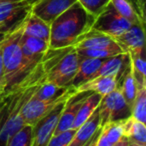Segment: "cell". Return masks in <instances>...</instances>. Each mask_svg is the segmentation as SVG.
<instances>
[{
  "label": "cell",
  "mask_w": 146,
  "mask_h": 146,
  "mask_svg": "<svg viewBox=\"0 0 146 146\" xmlns=\"http://www.w3.org/2000/svg\"><path fill=\"white\" fill-rule=\"evenodd\" d=\"M95 17L76 2L50 24L49 48L73 47L81 35L92 28Z\"/></svg>",
  "instance_id": "6da1fadb"
},
{
  "label": "cell",
  "mask_w": 146,
  "mask_h": 146,
  "mask_svg": "<svg viewBox=\"0 0 146 146\" xmlns=\"http://www.w3.org/2000/svg\"><path fill=\"white\" fill-rule=\"evenodd\" d=\"M23 23L16 29L8 33L2 42L0 43L6 81L4 93H7L18 86L22 80L34 69L26 64L21 51Z\"/></svg>",
  "instance_id": "7a4b0ae2"
},
{
  "label": "cell",
  "mask_w": 146,
  "mask_h": 146,
  "mask_svg": "<svg viewBox=\"0 0 146 146\" xmlns=\"http://www.w3.org/2000/svg\"><path fill=\"white\" fill-rule=\"evenodd\" d=\"M79 55L73 47L49 50V68L46 72L45 81L59 87L70 86L77 72Z\"/></svg>",
  "instance_id": "3957f363"
},
{
  "label": "cell",
  "mask_w": 146,
  "mask_h": 146,
  "mask_svg": "<svg viewBox=\"0 0 146 146\" xmlns=\"http://www.w3.org/2000/svg\"><path fill=\"white\" fill-rule=\"evenodd\" d=\"M76 92L77 91L75 88L70 86L69 89L63 95L56 98H52V99L39 100L34 98L32 95L21 109V116H22L24 124L33 126L41 118L50 113L56 106L66 102L67 99Z\"/></svg>",
  "instance_id": "277c9868"
},
{
  "label": "cell",
  "mask_w": 146,
  "mask_h": 146,
  "mask_svg": "<svg viewBox=\"0 0 146 146\" xmlns=\"http://www.w3.org/2000/svg\"><path fill=\"white\" fill-rule=\"evenodd\" d=\"M32 6L23 0L0 3V33L8 34L19 27L31 12Z\"/></svg>",
  "instance_id": "5b68a950"
},
{
  "label": "cell",
  "mask_w": 146,
  "mask_h": 146,
  "mask_svg": "<svg viewBox=\"0 0 146 146\" xmlns=\"http://www.w3.org/2000/svg\"><path fill=\"white\" fill-rule=\"evenodd\" d=\"M132 25L130 21L122 17L109 3L105 10L95 18L92 29L105 33L115 39L126 32Z\"/></svg>",
  "instance_id": "8992f818"
},
{
  "label": "cell",
  "mask_w": 146,
  "mask_h": 146,
  "mask_svg": "<svg viewBox=\"0 0 146 146\" xmlns=\"http://www.w3.org/2000/svg\"><path fill=\"white\" fill-rule=\"evenodd\" d=\"M64 103L56 106L50 113L41 118L32 126L31 146H47L49 140L54 135L55 128L58 123Z\"/></svg>",
  "instance_id": "52a82bcc"
},
{
  "label": "cell",
  "mask_w": 146,
  "mask_h": 146,
  "mask_svg": "<svg viewBox=\"0 0 146 146\" xmlns=\"http://www.w3.org/2000/svg\"><path fill=\"white\" fill-rule=\"evenodd\" d=\"M92 92L89 91H79L74 93L71 97L67 99V101L63 105L62 111L59 116L58 123H57L54 131V135L72 128L73 122H74V119L77 115L78 110L81 107L84 100Z\"/></svg>",
  "instance_id": "ba28073f"
},
{
  "label": "cell",
  "mask_w": 146,
  "mask_h": 146,
  "mask_svg": "<svg viewBox=\"0 0 146 146\" xmlns=\"http://www.w3.org/2000/svg\"><path fill=\"white\" fill-rule=\"evenodd\" d=\"M76 2V0H40L32 6L31 12L51 24L59 15Z\"/></svg>",
  "instance_id": "9c48e42d"
},
{
  "label": "cell",
  "mask_w": 146,
  "mask_h": 146,
  "mask_svg": "<svg viewBox=\"0 0 146 146\" xmlns=\"http://www.w3.org/2000/svg\"><path fill=\"white\" fill-rule=\"evenodd\" d=\"M49 43L43 39L22 34L21 51L24 61L31 68H34L49 50Z\"/></svg>",
  "instance_id": "30bf717a"
},
{
  "label": "cell",
  "mask_w": 146,
  "mask_h": 146,
  "mask_svg": "<svg viewBox=\"0 0 146 146\" xmlns=\"http://www.w3.org/2000/svg\"><path fill=\"white\" fill-rule=\"evenodd\" d=\"M114 40L125 53L145 51V25L141 23L133 24L126 32Z\"/></svg>",
  "instance_id": "8fae6325"
},
{
  "label": "cell",
  "mask_w": 146,
  "mask_h": 146,
  "mask_svg": "<svg viewBox=\"0 0 146 146\" xmlns=\"http://www.w3.org/2000/svg\"><path fill=\"white\" fill-rule=\"evenodd\" d=\"M116 43L112 37L108 36L105 33L100 31L90 29L86 33L79 37L76 43L74 44L73 48L76 50H83V49H99L106 48V47L112 46Z\"/></svg>",
  "instance_id": "7c38bea8"
},
{
  "label": "cell",
  "mask_w": 146,
  "mask_h": 146,
  "mask_svg": "<svg viewBox=\"0 0 146 146\" xmlns=\"http://www.w3.org/2000/svg\"><path fill=\"white\" fill-rule=\"evenodd\" d=\"M104 61H105V59L80 58L77 72H76L75 76L73 78L70 86L76 88L77 86L95 78Z\"/></svg>",
  "instance_id": "4fadbf2b"
},
{
  "label": "cell",
  "mask_w": 146,
  "mask_h": 146,
  "mask_svg": "<svg viewBox=\"0 0 146 146\" xmlns=\"http://www.w3.org/2000/svg\"><path fill=\"white\" fill-rule=\"evenodd\" d=\"M100 128V117L98 108L96 111L75 131L68 146H85Z\"/></svg>",
  "instance_id": "5bb4252c"
},
{
  "label": "cell",
  "mask_w": 146,
  "mask_h": 146,
  "mask_svg": "<svg viewBox=\"0 0 146 146\" xmlns=\"http://www.w3.org/2000/svg\"><path fill=\"white\" fill-rule=\"evenodd\" d=\"M118 77L112 75L97 76L75 88L76 91H89L99 94L100 96H105L111 93L117 88Z\"/></svg>",
  "instance_id": "9a60e30c"
},
{
  "label": "cell",
  "mask_w": 146,
  "mask_h": 146,
  "mask_svg": "<svg viewBox=\"0 0 146 146\" xmlns=\"http://www.w3.org/2000/svg\"><path fill=\"white\" fill-rule=\"evenodd\" d=\"M130 66V56L128 53H120L105 59L97 73V76L112 75L119 80L122 73ZM96 76V77H97Z\"/></svg>",
  "instance_id": "2e32d148"
},
{
  "label": "cell",
  "mask_w": 146,
  "mask_h": 146,
  "mask_svg": "<svg viewBox=\"0 0 146 146\" xmlns=\"http://www.w3.org/2000/svg\"><path fill=\"white\" fill-rule=\"evenodd\" d=\"M23 34L43 39L49 43L50 38V24L45 22L38 16L30 12L23 23Z\"/></svg>",
  "instance_id": "e0dca14e"
},
{
  "label": "cell",
  "mask_w": 146,
  "mask_h": 146,
  "mask_svg": "<svg viewBox=\"0 0 146 146\" xmlns=\"http://www.w3.org/2000/svg\"><path fill=\"white\" fill-rule=\"evenodd\" d=\"M117 87L119 88L120 92H121L125 101L127 102V104L132 109L133 102L135 100L136 95H137L138 87H137V84H136L135 79L133 77V74H132L130 66L120 76L119 80H118Z\"/></svg>",
  "instance_id": "ac0fdd59"
},
{
  "label": "cell",
  "mask_w": 146,
  "mask_h": 146,
  "mask_svg": "<svg viewBox=\"0 0 146 146\" xmlns=\"http://www.w3.org/2000/svg\"><path fill=\"white\" fill-rule=\"evenodd\" d=\"M102 96H100L99 94L94 93L92 92L82 103L81 107L78 110V113L76 115L74 122H73L72 129H77L79 128L94 112L96 111V109L99 106V103L101 101Z\"/></svg>",
  "instance_id": "d6986e66"
},
{
  "label": "cell",
  "mask_w": 146,
  "mask_h": 146,
  "mask_svg": "<svg viewBox=\"0 0 146 146\" xmlns=\"http://www.w3.org/2000/svg\"><path fill=\"white\" fill-rule=\"evenodd\" d=\"M130 56V68L133 77L137 84V87L146 86V61L145 51L142 52L128 53Z\"/></svg>",
  "instance_id": "ffe728a7"
},
{
  "label": "cell",
  "mask_w": 146,
  "mask_h": 146,
  "mask_svg": "<svg viewBox=\"0 0 146 146\" xmlns=\"http://www.w3.org/2000/svg\"><path fill=\"white\" fill-rule=\"evenodd\" d=\"M124 137L136 143L146 145L145 123L134 119L132 116L124 120Z\"/></svg>",
  "instance_id": "44dd1931"
},
{
  "label": "cell",
  "mask_w": 146,
  "mask_h": 146,
  "mask_svg": "<svg viewBox=\"0 0 146 146\" xmlns=\"http://www.w3.org/2000/svg\"><path fill=\"white\" fill-rule=\"evenodd\" d=\"M100 135L110 146H114L124 137V120L110 121L100 126Z\"/></svg>",
  "instance_id": "7402d4cb"
},
{
  "label": "cell",
  "mask_w": 146,
  "mask_h": 146,
  "mask_svg": "<svg viewBox=\"0 0 146 146\" xmlns=\"http://www.w3.org/2000/svg\"><path fill=\"white\" fill-rule=\"evenodd\" d=\"M113 109L110 121H119L129 118L131 116V108L125 101L118 87L113 91Z\"/></svg>",
  "instance_id": "603a6c76"
},
{
  "label": "cell",
  "mask_w": 146,
  "mask_h": 146,
  "mask_svg": "<svg viewBox=\"0 0 146 146\" xmlns=\"http://www.w3.org/2000/svg\"><path fill=\"white\" fill-rule=\"evenodd\" d=\"M110 4L113 8L125 19L132 23V24H144L145 22L142 21L140 16L138 15L137 11L135 10L134 6L128 0H110Z\"/></svg>",
  "instance_id": "cb8c5ba5"
},
{
  "label": "cell",
  "mask_w": 146,
  "mask_h": 146,
  "mask_svg": "<svg viewBox=\"0 0 146 146\" xmlns=\"http://www.w3.org/2000/svg\"><path fill=\"white\" fill-rule=\"evenodd\" d=\"M69 87L70 86H68V87H59L55 84L43 80L33 93V97L39 100L52 99V98H56L63 95L69 89Z\"/></svg>",
  "instance_id": "d4e9b609"
},
{
  "label": "cell",
  "mask_w": 146,
  "mask_h": 146,
  "mask_svg": "<svg viewBox=\"0 0 146 146\" xmlns=\"http://www.w3.org/2000/svg\"><path fill=\"white\" fill-rule=\"evenodd\" d=\"M76 50V49H75ZM80 58H96V59H106L109 57L115 56L120 53H125L120 46L115 43L114 45L106 48L99 49H83V50H76Z\"/></svg>",
  "instance_id": "484cf974"
},
{
  "label": "cell",
  "mask_w": 146,
  "mask_h": 146,
  "mask_svg": "<svg viewBox=\"0 0 146 146\" xmlns=\"http://www.w3.org/2000/svg\"><path fill=\"white\" fill-rule=\"evenodd\" d=\"M131 116L142 123L146 122V86L138 89L137 95L132 105Z\"/></svg>",
  "instance_id": "4316f807"
},
{
  "label": "cell",
  "mask_w": 146,
  "mask_h": 146,
  "mask_svg": "<svg viewBox=\"0 0 146 146\" xmlns=\"http://www.w3.org/2000/svg\"><path fill=\"white\" fill-rule=\"evenodd\" d=\"M32 138V126L23 125L19 131L6 142L5 146H31Z\"/></svg>",
  "instance_id": "83f0119b"
},
{
  "label": "cell",
  "mask_w": 146,
  "mask_h": 146,
  "mask_svg": "<svg viewBox=\"0 0 146 146\" xmlns=\"http://www.w3.org/2000/svg\"><path fill=\"white\" fill-rule=\"evenodd\" d=\"M80 6L92 16L96 17L105 10L109 5L110 0H76Z\"/></svg>",
  "instance_id": "f1b7e54d"
},
{
  "label": "cell",
  "mask_w": 146,
  "mask_h": 146,
  "mask_svg": "<svg viewBox=\"0 0 146 146\" xmlns=\"http://www.w3.org/2000/svg\"><path fill=\"white\" fill-rule=\"evenodd\" d=\"M76 129H68L64 132H61L56 135H53L49 140L47 146H68L71 139L75 134Z\"/></svg>",
  "instance_id": "f546056e"
},
{
  "label": "cell",
  "mask_w": 146,
  "mask_h": 146,
  "mask_svg": "<svg viewBox=\"0 0 146 146\" xmlns=\"http://www.w3.org/2000/svg\"><path fill=\"white\" fill-rule=\"evenodd\" d=\"M134 6L135 10L137 11L138 15L142 19L143 22H146V14H145V3L146 0H128Z\"/></svg>",
  "instance_id": "4dcf8cb0"
},
{
  "label": "cell",
  "mask_w": 146,
  "mask_h": 146,
  "mask_svg": "<svg viewBox=\"0 0 146 146\" xmlns=\"http://www.w3.org/2000/svg\"><path fill=\"white\" fill-rule=\"evenodd\" d=\"M5 87H6L5 71H4V65H3L2 53H1V49H0V95L4 93Z\"/></svg>",
  "instance_id": "1f68e13d"
},
{
  "label": "cell",
  "mask_w": 146,
  "mask_h": 146,
  "mask_svg": "<svg viewBox=\"0 0 146 146\" xmlns=\"http://www.w3.org/2000/svg\"><path fill=\"white\" fill-rule=\"evenodd\" d=\"M99 132H100V128L96 131V133L93 135V137L90 139V141L88 142L85 146H96V144H97V140H98V136H99Z\"/></svg>",
  "instance_id": "d6a6232c"
},
{
  "label": "cell",
  "mask_w": 146,
  "mask_h": 146,
  "mask_svg": "<svg viewBox=\"0 0 146 146\" xmlns=\"http://www.w3.org/2000/svg\"><path fill=\"white\" fill-rule=\"evenodd\" d=\"M114 146H129V140L126 137H123L117 144H115Z\"/></svg>",
  "instance_id": "836d02e7"
},
{
  "label": "cell",
  "mask_w": 146,
  "mask_h": 146,
  "mask_svg": "<svg viewBox=\"0 0 146 146\" xmlns=\"http://www.w3.org/2000/svg\"><path fill=\"white\" fill-rule=\"evenodd\" d=\"M23 1H25V2H27L29 5H30V6H33V5L36 4L37 2H39L40 0H23Z\"/></svg>",
  "instance_id": "e575fe53"
},
{
  "label": "cell",
  "mask_w": 146,
  "mask_h": 146,
  "mask_svg": "<svg viewBox=\"0 0 146 146\" xmlns=\"http://www.w3.org/2000/svg\"><path fill=\"white\" fill-rule=\"evenodd\" d=\"M128 139V138H127ZM129 140V139H128ZM129 146H146V145H143V144H139V143H136V142H133L131 140H129Z\"/></svg>",
  "instance_id": "d590c367"
},
{
  "label": "cell",
  "mask_w": 146,
  "mask_h": 146,
  "mask_svg": "<svg viewBox=\"0 0 146 146\" xmlns=\"http://www.w3.org/2000/svg\"><path fill=\"white\" fill-rule=\"evenodd\" d=\"M6 35H7V34H3V33H0V43L2 42L3 39H4L5 37H6Z\"/></svg>",
  "instance_id": "8d00e7d4"
},
{
  "label": "cell",
  "mask_w": 146,
  "mask_h": 146,
  "mask_svg": "<svg viewBox=\"0 0 146 146\" xmlns=\"http://www.w3.org/2000/svg\"><path fill=\"white\" fill-rule=\"evenodd\" d=\"M6 1H15V0H0V3H2V2H6Z\"/></svg>",
  "instance_id": "74e56055"
},
{
  "label": "cell",
  "mask_w": 146,
  "mask_h": 146,
  "mask_svg": "<svg viewBox=\"0 0 146 146\" xmlns=\"http://www.w3.org/2000/svg\"><path fill=\"white\" fill-rule=\"evenodd\" d=\"M1 95H2V94H1ZM1 95H0V96H1Z\"/></svg>",
  "instance_id": "f35d334b"
}]
</instances>
